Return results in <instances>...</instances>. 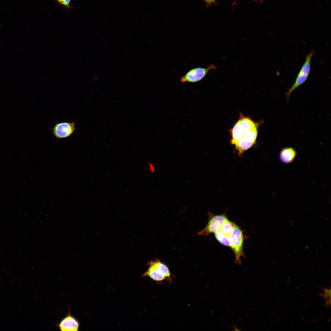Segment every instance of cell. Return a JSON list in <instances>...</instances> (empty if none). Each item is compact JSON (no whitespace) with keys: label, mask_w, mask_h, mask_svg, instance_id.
<instances>
[{"label":"cell","mask_w":331,"mask_h":331,"mask_svg":"<svg viewBox=\"0 0 331 331\" xmlns=\"http://www.w3.org/2000/svg\"><path fill=\"white\" fill-rule=\"evenodd\" d=\"M258 125L249 118L242 117L231 130V143L240 154L251 147L256 142Z\"/></svg>","instance_id":"6da1fadb"},{"label":"cell","mask_w":331,"mask_h":331,"mask_svg":"<svg viewBox=\"0 0 331 331\" xmlns=\"http://www.w3.org/2000/svg\"><path fill=\"white\" fill-rule=\"evenodd\" d=\"M229 237L230 243V247L234 254L235 262L240 264L241 258L244 255V237L242 231L239 226L234 223L233 230Z\"/></svg>","instance_id":"7a4b0ae2"},{"label":"cell","mask_w":331,"mask_h":331,"mask_svg":"<svg viewBox=\"0 0 331 331\" xmlns=\"http://www.w3.org/2000/svg\"><path fill=\"white\" fill-rule=\"evenodd\" d=\"M312 58L309 56H306V59L291 87L286 91L285 97L288 102L291 94L299 86L304 83L307 79L311 70V62Z\"/></svg>","instance_id":"3957f363"},{"label":"cell","mask_w":331,"mask_h":331,"mask_svg":"<svg viewBox=\"0 0 331 331\" xmlns=\"http://www.w3.org/2000/svg\"><path fill=\"white\" fill-rule=\"evenodd\" d=\"M209 220L205 227L199 231V235L207 236L220 230L223 224L228 220L223 215H214L209 213Z\"/></svg>","instance_id":"277c9868"},{"label":"cell","mask_w":331,"mask_h":331,"mask_svg":"<svg viewBox=\"0 0 331 331\" xmlns=\"http://www.w3.org/2000/svg\"><path fill=\"white\" fill-rule=\"evenodd\" d=\"M217 67L213 64L209 65L207 68L196 67L192 69L181 78V82H196L202 79L208 73L215 70Z\"/></svg>","instance_id":"5b68a950"},{"label":"cell","mask_w":331,"mask_h":331,"mask_svg":"<svg viewBox=\"0 0 331 331\" xmlns=\"http://www.w3.org/2000/svg\"><path fill=\"white\" fill-rule=\"evenodd\" d=\"M74 122H63L56 124L52 129L55 137L58 139L67 138L71 135L75 130Z\"/></svg>","instance_id":"8992f818"},{"label":"cell","mask_w":331,"mask_h":331,"mask_svg":"<svg viewBox=\"0 0 331 331\" xmlns=\"http://www.w3.org/2000/svg\"><path fill=\"white\" fill-rule=\"evenodd\" d=\"M56 325L61 331H77L78 330L80 323L75 318L71 315L70 311H69L66 316Z\"/></svg>","instance_id":"52a82bcc"},{"label":"cell","mask_w":331,"mask_h":331,"mask_svg":"<svg viewBox=\"0 0 331 331\" xmlns=\"http://www.w3.org/2000/svg\"><path fill=\"white\" fill-rule=\"evenodd\" d=\"M149 268L146 272L143 275L144 276H149L153 280L157 282H161L166 280L160 270L153 264L152 261L150 262Z\"/></svg>","instance_id":"ba28073f"},{"label":"cell","mask_w":331,"mask_h":331,"mask_svg":"<svg viewBox=\"0 0 331 331\" xmlns=\"http://www.w3.org/2000/svg\"><path fill=\"white\" fill-rule=\"evenodd\" d=\"M296 155V151L293 148L287 147L282 148L280 150L279 157L280 161L285 164L292 162Z\"/></svg>","instance_id":"9c48e42d"},{"label":"cell","mask_w":331,"mask_h":331,"mask_svg":"<svg viewBox=\"0 0 331 331\" xmlns=\"http://www.w3.org/2000/svg\"><path fill=\"white\" fill-rule=\"evenodd\" d=\"M152 262L161 272L166 280H168L169 282H171L172 275L168 267L158 259H156L154 261H152Z\"/></svg>","instance_id":"30bf717a"},{"label":"cell","mask_w":331,"mask_h":331,"mask_svg":"<svg viewBox=\"0 0 331 331\" xmlns=\"http://www.w3.org/2000/svg\"><path fill=\"white\" fill-rule=\"evenodd\" d=\"M216 239L222 245L230 247V243L229 237L223 234L220 230L214 233Z\"/></svg>","instance_id":"8fae6325"},{"label":"cell","mask_w":331,"mask_h":331,"mask_svg":"<svg viewBox=\"0 0 331 331\" xmlns=\"http://www.w3.org/2000/svg\"><path fill=\"white\" fill-rule=\"evenodd\" d=\"M234 224L228 220L223 224L220 230L225 234L229 236L233 230Z\"/></svg>","instance_id":"7c38bea8"},{"label":"cell","mask_w":331,"mask_h":331,"mask_svg":"<svg viewBox=\"0 0 331 331\" xmlns=\"http://www.w3.org/2000/svg\"><path fill=\"white\" fill-rule=\"evenodd\" d=\"M56 3L58 4L62 8L69 11H70L73 7L70 6L71 2V0H55Z\"/></svg>","instance_id":"4fadbf2b"},{"label":"cell","mask_w":331,"mask_h":331,"mask_svg":"<svg viewBox=\"0 0 331 331\" xmlns=\"http://www.w3.org/2000/svg\"><path fill=\"white\" fill-rule=\"evenodd\" d=\"M324 291L325 292L324 294V298L326 299H327L329 298H330L331 296V289H324Z\"/></svg>","instance_id":"5bb4252c"},{"label":"cell","mask_w":331,"mask_h":331,"mask_svg":"<svg viewBox=\"0 0 331 331\" xmlns=\"http://www.w3.org/2000/svg\"><path fill=\"white\" fill-rule=\"evenodd\" d=\"M206 3V7H208L212 5L215 3L216 1L215 0H203Z\"/></svg>","instance_id":"9a60e30c"}]
</instances>
